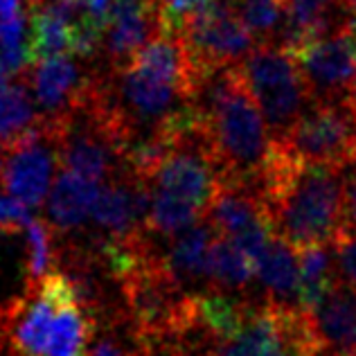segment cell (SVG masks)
Wrapping results in <instances>:
<instances>
[{
    "label": "cell",
    "instance_id": "1",
    "mask_svg": "<svg viewBox=\"0 0 356 356\" xmlns=\"http://www.w3.org/2000/svg\"><path fill=\"white\" fill-rule=\"evenodd\" d=\"M273 235L296 252L332 246L345 232L343 170L305 165L273 143V154L259 178Z\"/></svg>",
    "mask_w": 356,
    "mask_h": 356
},
{
    "label": "cell",
    "instance_id": "2",
    "mask_svg": "<svg viewBox=\"0 0 356 356\" xmlns=\"http://www.w3.org/2000/svg\"><path fill=\"white\" fill-rule=\"evenodd\" d=\"M194 104L223 178L257 185L273 154V138L237 65L205 79Z\"/></svg>",
    "mask_w": 356,
    "mask_h": 356
},
{
    "label": "cell",
    "instance_id": "3",
    "mask_svg": "<svg viewBox=\"0 0 356 356\" xmlns=\"http://www.w3.org/2000/svg\"><path fill=\"white\" fill-rule=\"evenodd\" d=\"M237 70L266 120L270 138L280 143L314 106L298 61L277 43H259Z\"/></svg>",
    "mask_w": 356,
    "mask_h": 356
},
{
    "label": "cell",
    "instance_id": "4",
    "mask_svg": "<svg viewBox=\"0 0 356 356\" xmlns=\"http://www.w3.org/2000/svg\"><path fill=\"white\" fill-rule=\"evenodd\" d=\"M217 356H327L312 312L298 305L252 302L235 336L217 345Z\"/></svg>",
    "mask_w": 356,
    "mask_h": 356
},
{
    "label": "cell",
    "instance_id": "5",
    "mask_svg": "<svg viewBox=\"0 0 356 356\" xmlns=\"http://www.w3.org/2000/svg\"><path fill=\"white\" fill-rule=\"evenodd\" d=\"M178 34L205 77L235 68L257 48V41L243 25L232 0H217L185 18Z\"/></svg>",
    "mask_w": 356,
    "mask_h": 356
},
{
    "label": "cell",
    "instance_id": "6",
    "mask_svg": "<svg viewBox=\"0 0 356 356\" xmlns=\"http://www.w3.org/2000/svg\"><path fill=\"white\" fill-rule=\"evenodd\" d=\"M277 145L305 165L345 170L356 161V115L348 104H314Z\"/></svg>",
    "mask_w": 356,
    "mask_h": 356
},
{
    "label": "cell",
    "instance_id": "7",
    "mask_svg": "<svg viewBox=\"0 0 356 356\" xmlns=\"http://www.w3.org/2000/svg\"><path fill=\"white\" fill-rule=\"evenodd\" d=\"M203 219L217 237L235 241L252 261H257L275 237L264 196L257 185L250 183L223 178Z\"/></svg>",
    "mask_w": 356,
    "mask_h": 356
},
{
    "label": "cell",
    "instance_id": "8",
    "mask_svg": "<svg viewBox=\"0 0 356 356\" xmlns=\"http://www.w3.org/2000/svg\"><path fill=\"white\" fill-rule=\"evenodd\" d=\"M21 79L30 90L41 120L59 122L86 104L97 72L79 63V57L59 54V57L27 63Z\"/></svg>",
    "mask_w": 356,
    "mask_h": 356
},
{
    "label": "cell",
    "instance_id": "9",
    "mask_svg": "<svg viewBox=\"0 0 356 356\" xmlns=\"http://www.w3.org/2000/svg\"><path fill=\"white\" fill-rule=\"evenodd\" d=\"M314 104H345L356 72V43L350 32L339 30L323 41L293 52Z\"/></svg>",
    "mask_w": 356,
    "mask_h": 356
},
{
    "label": "cell",
    "instance_id": "10",
    "mask_svg": "<svg viewBox=\"0 0 356 356\" xmlns=\"http://www.w3.org/2000/svg\"><path fill=\"white\" fill-rule=\"evenodd\" d=\"M5 154L0 183L7 194H12L27 208H41L57 181L54 170L59 167L57 145L48 127L41 124Z\"/></svg>",
    "mask_w": 356,
    "mask_h": 356
},
{
    "label": "cell",
    "instance_id": "11",
    "mask_svg": "<svg viewBox=\"0 0 356 356\" xmlns=\"http://www.w3.org/2000/svg\"><path fill=\"white\" fill-rule=\"evenodd\" d=\"M314 323L327 356H352L356 348V293L336 282L314 312Z\"/></svg>",
    "mask_w": 356,
    "mask_h": 356
},
{
    "label": "cell",
    "instance_id": "12",
    "mask_svg": "<svg viewBox=\"0 0 356 356\" xmlns=\"http://www.w3.org/2000/svg\"><path fill=\"white\" fill-rule=\"evenodd\" d=\"M214 239H217V232L205 219L170 239V246L161 252V257L176 282L183 286L208 282V257Z\"/></svg>",
    "mask_w": 356,
    "mask_h": 356
},
{
    "label": "cell",
    "instance_id": "13",
    "mask_svg": "<svg viewBox=\"0 0 356 356\" xmlns=\"http://www.w3.org/2000/svg\"><path fill=\"white\" fill-rule=\"evenodd\" d=\"M104 183L88 181L72 172H61L48 196V217L57 230H74L90 221L92 208Z\"/></svg>",
    "mask_w": 356,
    "mask_h": 356
},
{
    "label": "cell",
    "instance_id": "14",
    "mask_svg": "<svg viewBox=\"0 0 356 356\" xmlns=\"http://www.w3.org/2000/svg\"><path fill=\"white\" fill-rule=\"evenodd\" d=\"M27 23V63L43 61L74 50V23H70L50 0L25 7Z\"/></svg>",
    "mask_w": 356,
    "mask_h": 356
},
{
    "label": "cell",
    "instance_id": "15",
    "mask_svg": "<svg viewBox=\"0 0 356 356\" xmlns=\"http://www.w3.org/2000/svg\"><path fill=\"white\" fill-rule=\"evenodd\" d=\"M257 282L270 302L298 305L300 291V261L298 252L280 237H273L266 250L255 261Z\"/></svg>",
    "mask_w": 356,
    "mask_h": 356
},
{
    "label": "cell",
    "instance_id": "16",
    "mask_svg": "<svg viewBox=\"0 0 356 356\" xmlns=\"http://www.w3.org/2000/svg\"><path fill=\"white\" fill-rule=\"evenodd\" d=\"M43 124L34 99L21 74L0 86V147L12 149Z\"/></svg>",
    "mask_w": 356,
    "mask_h": 356
},
{
    "label": "cell",
    "instance_id": "17",
    "mask_svg": "<svg viewBox=\"0 0 356 356\" xmlns=\"http://www.w3.org/2000/svg\"><path fill=\"white\" fill-rule=\"evenodd\" d=\"M252 280H257L255 261L235 241L226 237L214 239L208 257V289L243 296Z\"/></svg>",
    "mask_w": 356,
    "mask_h": 356
},
{
    "label": "cell",
    "instance_id": "18",
    "mask_svg": "<svg viewBox=\"0 0 356 356\" xmlns=\"http://www.w3.org/2000/svg\"><path fill=\"white\" fill-rule=\"evenodd\" d=\"M298 261H300L298 307H302L305 312H314L330 296L336 282H339L334 248L332 246L305 248L298 252Z\"/></svg>",
    "mask_w": 356,
    "mask_h": 356
},
{
    "label": "cell",
    "instance_id": "19",
    "mask_svg": "<svg viewBox=\"0 0 356 356\" xmlns=\"http://www.w3.org/2000/svg\"><path fill=\"white\" fill-rule=\"evenodd\" d=\"M27 237H30V257H27V275L25 289L41 284L45 277L57 273L54 264L61 257L57 246V228L45 219H32L27 226Z\"/></svg>",
    "mask_w": 356,
    "mask_h": 356
},
{
    "label": "cell",
    "instance_id": "20",
    "mask_svg": "<svg viewBox=\"0 0 356 356\" xmlns=\"http://www.w3.org/2000/svg\"><path fill=\"white\" fill-rule=\"evenodd\" d=\"M239 18L259 43H277L286 23V0H232Z\"/></svg>",
    "mask_w": 356,
    "mask_h": 356
},
{
    "label": "cell",
    "instance_id": "21",
    "mask_svg": "<svg viewBox=\"0 0 356 356\" xmlns=\"http://www.w3.org/2000/svg\"><path fill=\"white\" fill-rule=\"evenodd\" d=\"M217 0H156L158 23H161V32L178 34L185 18L201 12V9L210 7Z\"/></svg>",
    "mask_w": 356,
    "mask_h": 356
},
{
    "label": "cell",
    "instance_id": "22",
    "mask_svg": "<svg viewBox=\"0 0 356 356\" xmlns=\"http://www.w3.org/2000/svg\"><path fill=\"white\" fill-rule=\"evenodd\" d=\"M332 248H334L339 282H343L356 293V232L345 230L343 235L332 243Z\"/></svg>",
    "mask_w": 356,
    "mask_h": 356
},
{
    "label": "cell",
    "instance_id": "23",
    "mask_svg": "<svg viewBox=\"0 0 356 356\" xmlns=\"http://www.w3.org/2000/svg\"><path fill=\"white\" fill-rule=\"evenodd\" d=\"M32 214L18 199L12 194L0 190V235H12V232L27 230L32 223Z\"/></svg>",
    "mask_w": 356,
    "mask_h": 356
},
{
    "label": "cell",
    "instance_id": "24",
    "mask_svg": "<svg viewBox=\"0 0 356 356\" xmlns=\"http://www.w3.org/2000/svg\"><path fill=\"white\" fill-rule=\"evenodd\" d=\"M345 178V230L356 232V161L343 170Z\"/></svg>",
    "mask_w": 356,
    "mask_h": 356
},
{
    "label": "cell",
    "instance_id": "25",
    "mask_svg": "<svg viewBox=\"0 0 356 356\" xmlns=\"http://www.w3.org/2000/svg\"><path fill=\"white\" fill-rule=\"evenodd\" d=\"M25 0H0V21L25 14Z\"/></svg>",
    "mask_w": 356,
    "mask_h": 356
},
{
    "label": "cell",
    "instance_id": "26",
    "mask_svg": "<svg viewBox=\"0 0 356 356\" xmlns=\"http://www.w3.org/2000/svg\"><path fill=\"white\" fill-rule=\"evenodd\" d=\"M343 9H345V14H348L350 18H354V21H356V0H345V3H343Z\"/></svg>",
    "mask_w": 356,
    "mask_h": 356
},
{
    "label": "cell",
    "instance_id": "27",
    "mask_svg": "<svg viewBox=\"0 0 356 356\" xmlns=\"http://www.w3.org/2000/svg\"><path fill=\"white\" fill-rule=\"evenodd\" d=\"M3 147H0V176H3V165H5V156H3Z\"/></svg>",
    "mask_w": 356,
    "mask_h": 356
}]
</instances>
